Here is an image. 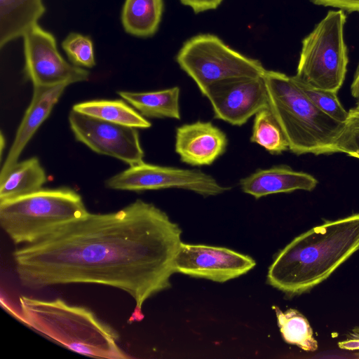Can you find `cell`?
<instances>
[{"label":"cell","instance_id":"obj_28","mask_svg":"<svg viewBox=\"0 0 359 359\" xmlns=\"http://www.w3.org/2000/svg\"><path fill=\"white\" fill-rule=\"evenodd\" d=\"M351 93L355 100L359 97V62L351 85Z\"/></svg>","mask_w":359,"mask_h":359},{"label":"cell","instance_id":"obj_7","mask_svg":"<svg viewBox=\"0 0 359 359\" xmlns=\"http://www.w3.org/2000/svg\"><path fill=\"white\" fill-rule=\"evenodd\" d=\"M176 61L194 81L203 95L215 82L264 76L266 71L259 60L241 54L212 34H199L187 41L179 50Z\"/></svg>","mask_w":359,"mask_h":359},{"label":"cell","instance_id":"obj_15","mask_svg":"<svg viewBox=\"0 0 359 359\" xmlns=\"http://www.w3.org/2000/svg\"><path fill=\"white\" fill-rule=\"evenodd\" d=\"M318 180L312 175L293 170L286 165L259 169L241 179L242 191L254 198L275 194L290 193L297 190L311 191L316 189Z\"/></svg>","mask_w":359,"mask_h":359},{"label":"cell","instance_id":"obj_18","mask_svg":"<svg viewBox=\"0 0 359 359\" xmlns=\"http://www.w3.org/2000/svg\"><path fill=\"white\" fill-rule=\"evenodd\" d=\"M46 172L36 157L18 162L0 177V201L30 194L43 188Z\"/></svg>","mask_w":359,"mask_h":359},{"label":"cell","instance_id":"obj_26","mask_svg":"<svg viewBox=\"0 0 359 359\" xmlns=\"http://www.w3.org/2000/svg\"><path fill=\"white\" fill-rule=\"evenodd\" d=\"M313 4L348 12H359V0H310Z\"/></svg>","mask_w":359,"mask_h":359},{"label":"cell","instance_id":"obj_8","mask_svg":"<svg viewBox=\"0 0 359 359\" xmlns=\"http://www.w3.org/2000/svg\"><path fill=\"white\" fill-rule=\"evenodd\" d=\"M105 184L111 189L134 191L180 189L204 197L217 196L229 189L200 170L162 166L144 161L130 165L111 177Z\"/></svg>","mask_w":359,"mask_h":359},{"label":"cell","instance_id":"obj_20","mask_svg":"<svg viewBox=\"0 0 359 359\" xmlns=\"http://www.w3.org/2000/svg\"><path fill=\"white\" fill-rule=\"evenodd\" d=\"M72 109L105 121L145 129L151 123L140 113L121 100H95L74 104Z\"/></svg>","mask_w":359,"mask_h":359},{"label":"cell","instance_id":"obj_30","mask_svg":"<svg viewBox=\"0 0 359 359\" xmlns=\"http://www.w3.org/2000/svg\"><path fill=\"white\" fill-rule=\"evenodd\" d=\"M355 107H359V97L355 99Z\"/></svg>","mask_w":359,"mask_h":359},{"label":"cell","instance_id":"obj_5","mask_svg":"<svg viewBox=\"0 0 359 359\" xmlns=\"http://www.w3.org/2000/svg\"><path fill=\"white\" fill-rule=\"evenodd\" d=\"M76 191L41 188L0 201V224L15 244H33L88 215Z\"/></svg>","mask_w":359,"mask_h":359},{"label":"cell","instance_id":"obj_14","mask_svg":"<svg viewBox=\"0 0 359 359\" xmlns=\"http://www.w3.org/2000/svg\"><path fill=\"white\" fill-rule=\"evenodd\" d=\"M67 86V84L33 86L31 102L1 167L0 177L4 176L18 162L22 151L38 128L48 117Z\"/></svg>","mask_w":359,"mask_h":359},{"label":"cell","instance_id":"obj_19","mask_svg":"<svg viewBox=\"0 0 359 359\" xmlns=\"http://www.w3.org/2000/svg\"><path fill=\"white\" fill-rule=\"evenodd\" d=\"M163 11V0H126L121 17L125 32L137 37L153 36L158 29Z\"/></svg>","mask_w":359,"mask_h":359},{"label":"cell","instance_id":"obj_17","mask_svg":"<svg viewBox=\"0 0 359 359\" xmlns=\"http://www.w3.org/2000/svg\"><path fill=\"white\" fill-rule=\"evenodd\" d=\"M118 95L143 116L180 119V89L174 86L149 92L118 91Z\"/></svg>","mask_w":359,"mask_h":359},{"label":"cell","instance_id":"obj_4","mask_svg":"<svg viewBox=\"0 0 359 359\" xmlns=\"http://www.w3.org/2000/svg\"><path fill=\"white\" fill-rule=\"evenodd\" d=\"M264 79L269 108L287 139L289 150L298 156L337 153V140L344 123L318 109L293 76L266 70Z\"/></svg>","mask_w":359,"mask_h":359},{"label":"cell","instance_id":"obj_12","mask_svg":"<svg viewBox=\"0 0 359 359\" xmlns=\"http://www.w3.org/2000/svg\"><path fill=\"white\" fill-rule=\"evenodd\" d=\"M255 265L252 257L226 248L182 242L174 269L175 272L223 283L248 273Z\"/></svg>","mask_w":359,"mask_h":359},{"label":"cell","instance_id":"obj_3","mask_svg":"<svg viewBox=\"0 0 359 359\" xmlns=\"http://www.w3.org/2000/svg\"><path fill=\"white\" fill-rule=\"evenodd\" d=\"M20 319L53 341L77 353L96 358L126 359L118 334L88 309L58 298L20 297Z\"/></svg>","mask_w":359,"mask_h":359},{"label":"cell","instance_id":"obj_16","mask_svg":"<svg viewBox=\"0 0 359 359\" xmlns=\"http://www.w3.org/2000/svg\"><path fill=\"white\" fill-rule=\"evenodd\" d=\"M45 12L42 0H0V47L23 37Z\"/></svg>","mask_w":359,"mask_h":359},{"label":"cell","instance_id":"obj_24","mask_svg":"<svg viewBox=\"0 0 359 359\" xmlns=\"http://www.w3.org/2000/svg\"><path fill=\"white\" fill-rule=\"evenodd\" d=\"M62 47L72 64L83 68L95 65L93 43L89 36L69 33L63 40Z\"/></svg>","mask_w":359,"mask_h":359},{"label":"cell","instance_id":"obj_1","mask_svg":"<svg viewBox=\"0 0 359 359\" xmlns=\"http://www.w3.org/2000/svg\"><path fill=\"white\" fill-rule=\"evenodd\" d=\"M181 234L165 212L137 199L118 211L89 212L13 255L27 288L96 283L127 292L135 302L131 323L143 319L149 298L170 287Z\"/></svg>","mask_w":359,"mask_h":359},{"label":"cell","instance_id":"obj_27","mask_svg":"<svg viewBox=\"0 0 359 359\" xmlns=\"http://www.w3.org/2000/svg\"><path fill=\"white\" fill-rule=\"evenodd\" d=\"M182 4L190 7L195 13H201L217 8L222 0H180Z\"/></svg>","mask_w":359,"mask_h":359},{"label":"cell","instance_id":"obj_6","mask_svg":"<svg viewBox=\"0 0 359 359\" xmlns=\"http://www.w3.org/2000/svg\"><path fill=\"white\" fill-rule=\"evenodd\" d=\"M342 10L330 11L303 39L294 75L317 89L338 93L345 80L348 63Z\"/></svg>","mask_w":359,"mask_h":359},{"label":"cell","instance_id":"obj_22","mask_svg":"<svg viewBox=\"0 0 359 359\" xmlns=\"http://www.w3.org/2000/svg\"><path fill=\"white\" fill-rule=\"evenodd\" d=\"M250 142L273 155L289 150L287 139L269 108L264 109L255 115Z\"/></svg>","mask_w":359,"mask_h":359},{"label":"cell","instance_id":"obj_29","mask_svg":"<svg viewBox=\"0 0 359 359\" xmlns=\"http://www.w3.org/2000/svg\"><path fill=\"white\" fill-rule=\"evenodd\" d=\"M4 142H5V140L4 139V136L1 134V154H2V151L4 149Z\"/></svg>","mask_w":359,"mask_h":359},{"label":"cell","instance_id":"obj_10","mask_svg":"<svg viewBox=\"0 0 359 359\" xmlns=\"http://www.w3.org/2000/svg\"><path fill=\"white\" fill-rule=\"evenodd\" d=\"M68 119L76 140L93 151L114 157L129 165L144 161V152L137 128L105 121L73 109Z\"/></svg>","mask_w":359,"mask_h":359},{"label":"cell","instance_id":"obj_11","mask_svg":"<svg viewBox=\"0 0 359 359\" xmlns=\"http://www.w3.org/2000/svg\"><path fill=\"white\" fill-rule=\"evenodd\" d=\"M203 95L210 101L215 118L236 126L269 108L264 76L219 81L209 86Z\"/></svg>","mask_w":359,"mask_h":359},{"label":"cell","instance_id":"obj_23","mask_svg":"<svg viewBox=\"0 0 359 359\" xmlns=\"http://www.w3.org/2000/svg\"><path fill=\"white\" fill-rule=\"evenodd\" d=\"M302 91L321 111L333 119L344 123L348 116L347 111L340 102L337 93L312 88L293 76Z\"/></svg>","mask_w":359,"mask_h":359},{"label":"cell","instance_id":"obj_2","mask_svg":"<svg viewBox=\"0 0 359 359\" xmlns=\"http://www.w3.org/2000/svg\"><path fill=\"white\" fill-rule=\"evenodd\" d=\"M358 250L359 213L327 221L297 236L278 253L267 282L287 295L304 293Z\"/></svg>","mask_w":359,"mask_h":359},{"label":"cell","instance_id":"obj_9","mask_svg":"<svg viewBox=\"0 0 359 359\" xmlns=\"http://www.w3.org/2000/svg\"><path fill=\"white\" fill-rule=\"evenodd\" d=\"M23 44L24 74L33 86H69L89 79L90 72L65 60L55 36L39 24L23 36Z\"/></svg>","mask_w":359,"mask_h":359},{"label":"cell","instance_id":"obj_21","mask_svg":"<svg viewBox=\"0 0 359 359\" xmlns=\"http://www.w3.org/2000/svg\"><path fill=\"white\" fill-rule=\"evenodd\" d=\"M273 308L282 337L286 343L296 345L306 351L317 350L318 342L308 320L303 314L294 309L282 311L278 306H273Z\"/></svg>","mask_w":359,"mask_h":359},{"label":"cell","instance_id":"obj_13","mask_svg":"<svg viewBox=\"0 0 359 359\" xmlns=\"http://www.w3.org/2000/svg\"><path fill=\"white\" fill-rule=\"evenodd\" d=\"M226 135L210 121H196L176 128L175 149L182 162L210 165L226 150Z\"/></svg>","mask_w":359,"mask_h":359},{"label":"cell","instance_id":"obj_25","mask_svg":"<svg viewBox=\"0 0 359 359\" xmlns=\"http://www.w3.org/2000/svg\"><path fill=\"white\" fill-rule=\"evenodd\" d=\"M337 153L359 159V107L348 111V116L336 143Z\"/></svg>","mask_w":359,"mask_h":359}]
</instances>
